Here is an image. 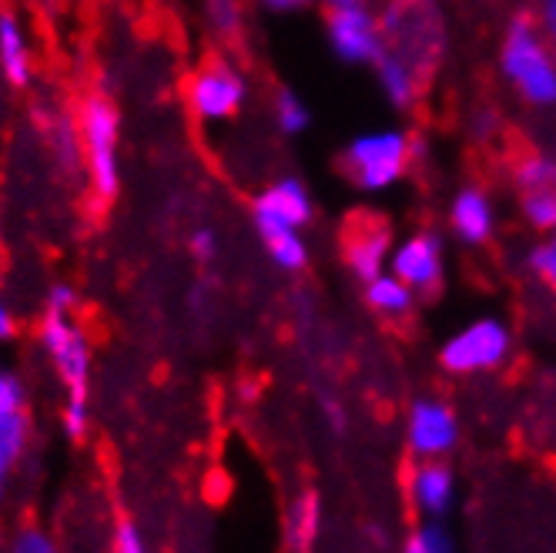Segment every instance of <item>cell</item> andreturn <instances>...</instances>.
I'll return each mask as SVG.
<instances>
[{"instance_id": "1", "label": "cell", "mask_w": 556, "mask_h": 553, "mask_svg": "<svg viewBox=\"0 0 556 553\" xmlns=\"http://www.w3.org/2000/svg\"><path fill=\"white\" fill-rule=\"evenodd\" d=\"M37 342L61 386V429L71 440H85L91 423V339L77 319V296L67 286L48 292Z\"/></svg>"}, {"instance_id": "8", "label": "cell", "mask_w": 556, "mask_h": 553, "mask_svg": "<svg viewBox=\"0 0 556 553\" xmlns=\"http://www.w3.org/2000/svg\"><path fill=\"white\" fill-rule=\"evenodd\" d=\"M326 41L342 64L372 67L386 51L379 11H372L366 0L326 11Z\"/></svg>"}, {"instance_id": "34", "label": "cell", "mask_w": 556, "mask_h": 553, "mask_svg": "<svg viewBox=\"0 0 556 553\" xmlns=\"http://www.w3.org/2000/svg\"><path fill=\"white\" fill-rule=\"evenodd\" d=\"M315 4H323L326 11H336V8H345V4H355V0H315Z\"/></svg>"}, {"instance_id": "18", "label": "cell", "mask_w": 556, "mask_h": 553, "mask_svg": "<svg viewBox=\"0 0 556 553\" xmlns=\"http://www.w3.org/2000/svg\"><path fill=\"white\" fill-rule=\"evenodd\" d=\"M0 74L14 88L30 85L34 74V51L27 41V30L14 14H0Z\"/></svg>"}, {"instance_id": "16", "label": "cell", "mask_w": 556, "mask_h": 553, "mask_svg": "<svg viewBox=\"0 0 556 553\" xmlns=\"http://www.w3.org/2000/svg\"><path fill=\"white\" fill-rule=\"evenodd\" d=\"M326 530V506L315 490H302L289 500L282 517V543L289 553H315Z\"/></svg>"}, {"instance_id": "10", "label": "cell", "mask_w": 556, "mask_h": 553, "mask_svg": "<svg viewBox=\"0 0 556 553\" xmlns=\"http://www.w3.org/2000/svg\"><path fill=\"white\" fill-rule=\"evenodd\" d=\"M446 262L450 255L443 235L432 228H413L392 242L389 272L400 275L416 296H429L446 282Z\"/></svg>"}, {"instance_id": "3", "label": "cell", "mask_w": 556, "mask_h": 553, "mask_svg": "<svg viewBox=\"0 0 556 553\" xmlns=\"http://www.w3.org/2000/svg\"><path fill=\"white\" fill-rule=\"evenodd\" d=\"M422 141L403 125H382L355 135L342 154L339 168L345 181L363 194H386L400 185L416 162H422Z\"/></svg>"}, {"instance_id": "2", "label": "cell", "mask_w": 556, "mask_h": 553, "mask_svg": "<svg viewBox=\"0 0 556 553\" xmlns=\"http://www.w3.org/2000/svg\"><path fill=\"white\" fill-rule=\"evenodd\" d=\"M503 85L533 111L556 108V45L543 34L536 14H513L500 37Z\"/></svg>"}, {"instance_id": "4", "label": "cell", "mask_w": 556, "mask_h": 553, "mask_svg": "<svg viewBox=\"0 0 556 553\" xmlns=\"http://www.w3.org/2000/svg\"><path fill=\"white\" fill-rule=\"evenodd\" d=\"M386 54L409 64L429 85L446 61L450 30L435 0H389L379 11Z\"/></svg>"}, {"instance_id": "15", "label": "cell", "mask_w": 556, "mask_h": 553, "mask_svg": "<svg viewBox=\"0 0 556 553\" xmlns=\"http://www.w3.org/2000/svg\"><path fill=\"white\" fill-rule=\"evenodd\" d=\"M392 255V231L379 218L352 222L342 235V265L355 282H369L379 272L389 268Z\"/></svg>"}, {"instance_id": "21", "label": "cell", "mask_w": 556, "mask_h": 553, "mask_svg": "<svg viewBox=\"0 0 556 553\" xmlns=\"http://www.w3.org/2000/svg\"><path fill=\"white\" fill-rule=\"evenodd\" d=\"M271 122L286 138H299L308 131L312 125V108L305 104V98L292 88H282L271 98Z\"/></svg>"}, {"instance_id": "17", "label": "cell", "mask_w": 556, "mask_h": 553, "mask_svg": "<svg viewBox=\"0 0 556 553\" xmlns=\"http://www.w3.org/2000/svg\"><path fill=\"white\" fill-rule=\"evenodd\" d=\"M372 74H376V88L379 95L386 98V104H392V111H409L416 108V101L422 98L426 91V81L422 77L403 64L400 58H392V54H379V61L372 64Z\"/></svg>"}, {"instance_id": "23", "label": "cell", "mask_w": 556, "mask_h": 553, "mask_svg": "<svg viewBox=\"0 0 556 553\" xmlns=\"http://www.w3.org/2000/svg\"><path fill=\"white\" fill-rule=\"evenodd\" d=\"M265 255L282 268V272H302L308 265V242L305 231H282V235H265L258 239Z\"/></svg>"}, {"instance_id": "28", "label": "cell", "mask_w": 556, "mask_h": 553, "mask_svg": "<svg viewBox=\"0 0 556 553\" xmlns=\"http://www.w3.org/2000/svg\"><path fill=\"white\" fill-rule=\"evenodd\" d=\"M111 553H148V543L141 537V530L131 524V520H122L114 527V537H111Z\"/></svg>"}, {"instance_id": "12", "label": "cell", "mask_w": 556, "mask_h": 553, "mask_svg": "<svg viewBox=\"0 0 556 553\" xmlns=\"http://www.w3.org/2000/svg\"><path fill=\"white\" fill-rule=\"evenodd\" d=\"M315 218V199L302 178H275L268 181L252 202V222L258 239L282 231H305Z\"/></svg>"}, {"instance_id": "19", "label": "cell", "mask_w": 556, "mask_h": 553, "mask_svg": "<svg viewBox=\"0 0 556 553\" xmlns=\"http://www.w3.org/2000/svg\"><path fill=\"white\" fill-rule=\"evenodd\" d=\"M363 299H366V305L379 315V319L400 323V319H406V315H413L419 296L400 279V275H392V272L386 268V272L376 275V279L363 282Z\"/></svg>"}, {"instance_id": "26", "label": "cell", "mask_w": 556, "mask_h": 553, "mask_svg": "<svg viewBox=\"0 0 556 553\" xmlns=\"http://www.w3.org/2000/svg\"><path fill=\"white\" fill-rule=\"evenodd\" d=\"M8 553H61V546L41 527H21L8 543Z\"/></svg>"}, {"instance_id": "35", "label": "cell", "mask_w": 556, "mask_h": 553, "mask_svg": "<svg viewBox=\"0 0 556 553\" xmlns=\"http://www.w3.org/2000/svg\"><path fill=\"white\" fill-rule=\"evenodd\" d=\"M4 540H8V537H4V520H0V546H4Z\"/></svg>"}, {"instance_id": "32", "label": "cell", "mask_w": 556, "mask_h": 553, "mask_svg": "<svg viewBox=\"0 0 556 553\" xmlns=\"http://www.w3.org/2000/svg\"><path fill=\"white\" fill-rule=\"evenodd\" d=\"M323 416L332 432H345V406L339 400H323Z\"/></svg>"}, {"instance_id": "33", "label": "cell", "mask_w": 556, "mask_h": 553, "mask_svg": "<svg viewBox=\"0 0 556 553\" xmlns=\"http://www.w3.org/2000/svg\"><path fill=\"white\" fill-rule=\"evenodd\" d=\"M255 4L268 14H295L308 4V0H255Z\"/></svg>"}, {"instance_id": "25", "label": "cell", "mask_w": 556, "mask_h": 553, "mask_svg": "<svg viewBox=\"0 0 556 553\" xmlns=\"http://www.w3.org/2000/svg\"><path fill=\"white\" fill-rule=\"evenodd\" d=\"M527 268L533 279L556 296V228L553 231H543L540 239L530 246L527 252Z\"/></svg>"}, {"instance_id": "6", "label": "cell", "mask_w": 556, "mask_h": 553, "mask_svg": "<svg viewBox=\"0 0 556 553\" xmlns=\"http://www.w3.org/2000/svg\"><path fill=\"white\" fill-rule=\"evenodd\" d=\"M513 355V329L500 315H476L456 332H450L440 345V366L450 376H486L509 363Z\"/></svg>"}, {"instance_id": "22", "label": "cell", "mask_w": 556, "mask_h": 553, "mask_svg": "<svg viewBox=\"0 0 556 553\" xmlns=\"http://www.w3.org/2000/svg\"><path fill=\"white\" fill-rule=\"evenodd\" d=\"M202 14L218 41H238L245 30V0H202Z\"/></svg>"}, {"instance_id": "13", "label": "cell", "mask_w": 556, "mask_h": 553, "mask_svg": "<svg viewBox=\"0 0 556 553\" xmlns=\"http://www.w3.org/2000/svg\"><path fill=\"white\" fill-rule=\"evenodd\" d=\"M459 500V477L450 460H413L406 473V503L416 520H446Z\"/></svg>"}, {"instance_id": "11", "label": "cell", "mask_w": 556, "mask_h": 553, "mask_svg": "<svg viewBox=\"0 0 556 553\" xmlns=\"http://www.w3.org/2000/svg\"><path fill=\"white\" fill-rule=\"evenodd\" d=\"M513 191L523 222L543 235L556 228V154L527 151L513 165Z\"/></svg>"}, {"instance_id": "30", "label": "cell", "mask_w": 556, "mask_h": 553, "mask_svg": "<svg viewBox=\"0 0 556 553\" xmlns=\"http://www.w3.org/2000/svg\"><path fill=\"white\" fill-rule=\"evenodd\" d=\"M536 21H540L543 34L556 45V0H540V4H536Z\"/></svg>"}, {"instance_id": "14", "label": "cell", "mask_w": 556, "mask_h": 553, "mask_svg": "<svg viewBox=\"0 0 556 553\" xmlns=\"http://www.w3.org/2000/svg\"><path fill=\"white\" fill-rule=\"evenodd\" d=\"M446 225H450V235L459 246H466V249L486 246L496 235V225H500L496 199L483 185H472V181L463 185L450 199Z\"/></svg>"}, {"instance_id": "27", "label": "cell", "mask_w": 556, "mask_h": 553, "mask_svg": "<svg viewBox=\"0 0 556 553\" xmlns=\"http://www.w3.org/2000/svg\"><path fill=\"white\" fill-rule=\"evenodd\" d=\"M21 410H27V386L14 369L0 366V413H21Z\"/></svg>"}, {"instance_id": "7", "label": "cell", "mask_w": 556, "mask_h": 553, "mask_svg": "<svg viewBox=\"0 0 556 553\" xmlns=\"http://www.w3.org/2000/svg\"><path fill=\"white\" fill-rule=\"evenodd\" d=\"M185 101L202 125L235 122V117L242 114L249 104V77L231 61L212 58L208 64H202L188 77Z\"/></svg>"}, {"instance_id": "5", "label": "cell", "mask_w": 556, "mask_h": 553, "mask_svg": "<svg viewBox=\"0 0 556 553\" xmlns=\"http://www.w3.org/2000/svg\"><path fill=\"white\" fill-rule=\"evenodd\" d=\"M81 168L98 202H111L122 188V117L104 95H91L74 114Z\"/></svg>"}, {"instance_id": "24", "label": "cell", "mask_w": 556, "mask_h": 553, "mask_svg": "<svg viewBox=\"0 0 556 553\" xmlns=\"http://www.w3.org/2000/svg\"><path fill=\"white\" fill-rule=\"evenodd\" d=\"M400 553H456V540L446 520H416V527L403 537Z\"/></svg>"}, {"instance_id": "9", "label": "cell", "mask_w": 556, "mask_h": 553, "mask_svg": "<svg viewBox=\"0 0 556 553\" xmlns=\"http://www.w3.org/2000/svg\"><path fill=\"white\" fill-rule=\"evenodd\" d=\"M403 432L413 460H450L463 440V423L443 397H419L406 410Z\"/></svg>"}, {"instance_id": "31", "label": "cell", "mask_w": 556, "mask_h": 553, "mask_svg": "<svg viewBox=\"0 0 556 553\" xmlns=\"http://www.w3.org/2000/svg\"><path fill=\"white\" fill-rule=\"evenodd\" d=\"M14 332H17V315H14L11 302L0 296V342L14 339Z\"/></svg>"}, {"instance_id": "29", "label": "cell", "mask_w": 556, "mask_h": 553, "mask_svg": "<svg viewBox=\"0 0 556 553\" xmlns=\"http://www.w3.org/2000/svg\"><path fill=\"white\" fill-rule=\"evenodd\" d=\"M188 252L198 259V262H212L218 255V235L215 228L202 225V228H194L191 231V239H188Z\"/></svg>"}, {"instance_id": "20", "label": "cell", "mask_w": 556, "mask_h": 553, "mask_svg": "<svg viewBox=\"0 0 556 553\" xmlns=\"http://www.w3.org/2000/svg\"><path fill=\"white\" fill-rule=\"evenodd\" d=\"M30 443V413H0V500L8 493V483L27 453Z\"/></svg>"}]
</instances>
